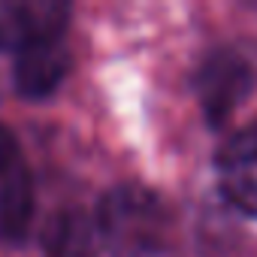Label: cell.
<instances>
[{
    "instance_id": "8992f818",
    "label": "cell",
    "mask_w": 257,
    "mask_h": 257,
    "mask_svg": "<svg viewBox=\"0 0 257 257\" xmlns=\"http://www.w3.org/2000/svg\"><path fill=\"white\" fill-rule=\"evenodd\" d=\"M215 170L224 200L257 221V127L233 134L218 149Z\"/></svg>"
},
{
    "instance_id": "52a82bcc",
    "label": "cell",
    "mask_w": 257,
    "mask_h": 257,
    "mask_svg": "<svg viewBox=\"0 0 257 257\" xmlns=\"http://www.w3.org/2000/svg\"><path fill=\"white\" fill-rule=\"evenodd\" d=\"M40 245L46 257H100L94 215L82 206L55 209L40 227Z\"/></svg>"
},
{
    "instance_id": "3957f363",
    "label": "cell",
    "mask_w": 257,
    "mask_h": 257,
    "mask_svg": "<svg viewBox=\"0 0 257 257\" xmlns=\"http://www.w3.org/2000/svg\"><path fill=\"white\" fill-rule=\"evenodd\" d=\"M37 215V188L19 137L0 124V239L25 245Z\"/></svg>"
},
{
    "instance_id": "277c9868",
    "label": "cell",
    "mask_w": 257,
    "mask_h": 257,
    "mask_svg": "<svg viewBox=\"0 0 257 257\" xmlns=\"http://www.w3.org/2000/svg\"><path fill=\"white\" fill-rule=\"evenodd\" d=\"M73 22L67 0H0V55H19L22 49L46 40H64Z\"/></svg>"
},
{
    "instance_id": "6da1fadb",
    "label": "cell",
    "mask_w": 257,
    "mask_h": 257,
    "mask_svg": "<svg viewBox=\"0 0 257 257\" xmlns=\"http://www.w3.org/2000/svg\"><path fill=\"white\" fill-rule=\"evenodd\" d=\"M94 224L106 257H161L173 239L167 200L143 182L112 185L94 209Z\"/></svg>"
},
{
    "instance_id": "7a4b0ae2",
    "label": "cell",
    "mask_w": 257,
    "mask_h": 257,
    "mask_svg": "<svg viewBox=\"0 0 257 257\" xmlns=\"http://www.w3.org/2000/svg\"><path fill=\"white\" fill-rule=\"evenodd\" d=\"M191 82L209 127H221L257 91V61L236 46H215L200 58Z\"/></svg>"
},
{
    "instance_id": "5b68a950",
    "label": "cell",
    "mask_w": 257,
    "mask_h": 257,
    "mask_svg": "<svg viewBox=\"0 0 257 257\" xmlns=\"http://www.w3.org/2000/svg\"><path fill=\"white\" fill-rule=\"evenodd\" d=\"M73 73V49L64 40H46L13 55V88L22 100H49Z\"/></svg>"
}]
</instances>
